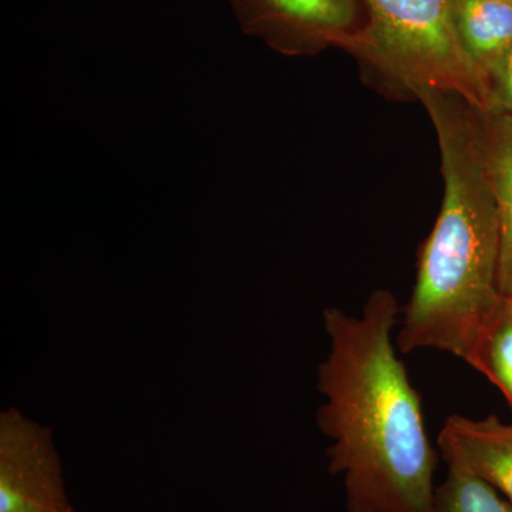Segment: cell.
<instances>
[{"label":"cell","mask_w":512,"mask_h":512,"mask_svg":"<svg viewBox=\"0 0 512 512\" xmlns=\"http://www.w3.org/2000/svg\"><path fill=\"white\" fill-rule=\"evenodd\" d=\"M397 299L376 291L362 316L323 311L330 349L318 369V424L329 470L342 474L348 512H434L437 454L419 393L393 345Z\"/></svg>","instance_id":"1"},{"label":"cell","mask_w":512,"mask_h":512,"mask_svg":"<svg viewBox=\"0 0 512 512\" xmlns=\"http://www.w3.org/2000/svg\"><path fill=\"white\" fill-rule=\"evenodd\" d=\"M439 138L444 198L421 248L397 348L436 349L467 362L500 303L497 202L488 170L484 113L456 93L420 87Z\"/></svg>","instance_id":"2"},{"label":"cell","mask_w":512,"mask_h":512,"mask_svg":"<svg viewBox=\"0 0 512 512\" xmlns=\"http://www.w3.org/2000/svg\"><path fill=\"white\" fill-rule=\"evenodd\" d=\"M365 25L348 52L413 93H456L488 111L484 83L454 22L453 0H363Z\"/></svg>","instance_id":"3"},{"label":"cell","mask_w":512,"mask_h":512,"mask_svg":"<svg viewBox=\"0 0 512 512\" xmlns=\"http://www.w3.org/2000/svg\"><path fill=\"white\" fill-rule=\"evenodd\" d=\"M242 32L286 56H313L328 47L348 52L366 16L359 0H229Z\"/></svg>","instance_id":"4"},{"label":"cell","mask_w":512,"mask_h":512,"mask_svg":"<svg viewBox=\"0 0 512 512\" xmlns=\"http://www.w3.org/2000/svg\"><path fill=\"white\" fill-rule=\"evenodd\" d=\"M0 512H73L52 430L16 409L0 414Z\"/></svg>","instance_id":"5"},{"label":"cell","mask_w":512,"mask_h":512,"mask_svg":"<svg viewBox=\"0 0 512 512\" xmlns=\"http://www.w3.org/2000/svg\"><path fill=\"white\" fill-rule=\"evenodd\" d=\"M439 447L446 463L467 467L512 504V424L494 416H451L440 431Z\"/></svg>","instance_id":"6"},{"label":"cell","mask_w":512,"mask_h":512,"mask_svg":"<svg viewBox=\"0 0 512 512\" xmlns=\"http://www.w3.org/2000/svg\"><path fill=\"white\" fill-rule=\"evenodd\" d=\"M453 10L461 45L487 90L488 74L512 45V3L453 0Z\"/></svg>","instance_id":"7"},{"label":"cell","mask_w":512,"mask_h":512,"mask_svg":"<svg viewBox=\"0 0 512 512\" xmlns=\"http://www.w3.org/2000/svg\"><path fill=\"white\" fill-rule=\"evenodd\" d=\"M484 128L500 231L498 289L504 298H512V119L484 113Z\"/></svg>","instance_id":"8"},{"label":"cell","mask_w":512,"mask_h":512,"mask_svg":"<svg viewBox=\"0 0 512 512\" xmlns=\"http://www.w3.org/2000/svg\"><path fill=\"white\" fill-rule=\"evenodd\" d=\"M467 365L487 377L512 407V298H501Z\"/></svg>","instance_id":"9"},{"label":"cell","mask_w":512,"mask_h":512,"mask_svg":"<svg viewBox=\"0 0 512 512\" xmlns=\"http://www.w3.org/2000/svg\"><path fill=\"white\" fill-rule=\"evenodd\" d=\"M434 512H512V504L467 467L447 463L446 480L434 493Z\"/></svg>","instance_id":"10"},{"label":"cell","mask_w":512,"mask_h":512,"mask_svg":"<svg viewBox=\"0 0 512 512\" xmlns=\"http://www.w3.org/2000/svg\"><path fill=\"white\" fill-rule=\"evenodd\" d=\"M487 113L505 114L512 119V45L488 74Z\"/></svg>","instance_id":"11"},{"label":"cell","mask_w":512,"mask_h":512,"mask_svg":"<svg viewBox=\"0 0 512 512\" xmlns=\"http://www.w3.org/2000/svg\"><path fill=\"white\" fill-rule=\"evenodd\" d=\"M503 2L512 3V0H503Z\"/></svg>","instance_id":"12"}]
</instances>
